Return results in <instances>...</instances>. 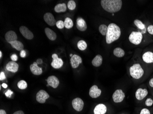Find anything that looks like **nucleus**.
I'll return each instance as SVG.
<instances>
[{
  "label": "nucleus",
  "instance_id": "nucleus-41",
  "mask_svg": "<svg viewBox=\"0 0 153 114\" xmlns=\"http://www.w3.org/2000/svg\"><path fill=\"white\" fill-rule=\"evenodd\" d=\"M36 63H37V64H41L43 63V60H42L41 59V58H40V59H38L37 60Z\"/></svg>",
  "mask_w": 153,
  "mask_h": 114
},
{
  "label": "nucleus",
  "instance_id": "nucleus-20",
  "mask_svg": "<svg viewBox=\"0 0 153 114\" xmlns=\"http://www.w3.org/2000/svg\"><path fill=\"white\" fill-rule=\"evenodd\" d=\"M142 60L147 63H153V53L148 51L144 53L142 56Z\"/></svg>",
  "mask_w": 153,
  "mask_h": 114
},
{
  "label": "nucleus",
  "instance_id": "nucleus-1",
  "mask_svg": "<svg viewBox=\"0 0 153 114\" xmlns=\"http://www.w3.org/2000/svg\"><path fill=\"white\" fill-rule=\"evenodd\" d=\"M121 31L119 26L115 23H112L108 26V31L106 35V42L111 44L118 40L120 37Z\"/></svg>",
  "mask_w": 153,
  "mask_h": 114
},
{
  "label": "nucleus",
  "instance_id": "nucleus-7",
  "mask_svg": "<svg viewBox=\"0 0 153 114\" xmlns=\"http://www.w3.org/2000/svg\"><path fill=\"white\" fill-rule=\"evenodd\" d=\"M49 94L44 90H39L36 95V100L40 103L43 104L46 102V99L49 98Z\"/></svg>",
  "mask_w": 153,
  "mask_h": 114
},
{
  "label": "nucleus",
  "instance_id": "nucleus-24",
  "mask_svg": "<svg viewBox=\"0 0 153 114\" xmlns=\"http://www.w3.org/2000/svg\"><path fill=\"white\" fill-rule=\"evenodd\" d=\"M102 61H103V58L102 56L98 54L94 58V59H93L92 63L94 66L98 67L102 65Z\"/></svg>",
  "mask_w": 153,
  "mask_h": 114
},
{
  "label": "nucleus",
  "instance_id": "nucleus-11",
  "mask_svg": "<svg viewBox=\"0 0 153 114\" xmlns=\"http://www.w3.org/2000/svg\"><path fill=\"white\" fill-rule=\"evenodd\" d=\"M44 19L46 23L50 26H53L56 24V20L51 13H46L44 16Z\"/></svg>",
  "mask_w": 153,
  "mask_h": 114
},
{
  "label": "nucleus",
  "instance_id": "nucleus-36",
  "mask_svg": "<svg viewBox=\"0 0 153 114\" xmlns=\"http://www.w3.org/2000/svg\"><path fill=\"white\" fill-rule=\"evenodd\" d=\"M13 94V92L11 91L10 90H8L5 93L6 96L7 97H8V98H10L11 97V95Z\"/></svg>",
  "mask_w": 153,
  "mask_h": 114
},
{
  "label": "nucleus",
  "instance_id": "nucleus-2",
  "mask_svg": "<svg viewBox=\"0 0 153 114\" xmlns=\"http://www.w3.org/2000/svg\"><path fill=\"white\" fill-rule=\"evenodd\" d=\"M101 5L106 12L114 13L120 11L122 7V1L121 0H102Z\"/></svg>",
  "mask_w": 153,
  "mask_h": 114
},
{
  "label": "nucleus",
  "instance_id": "nucleus-40",
  "mask_svg": "<svg viewBox=\"0 0 153 114\" xmlns=\"http://www.w3.org/2000/svg\"><path fill=\"white\" fill-rule=\"evenodd\" d=\"M149 86H150L151 87H153V78L149 80Z\"/></svg>",
  "mask_w": 153,
  "mask_h": 114
},
{
  "label": "nucleus",
  "instance_id": "nucleus-38",
  "mask_svg": "<svg viewBox=\"0 0 153 114\" xmlns=\"http://www.w3.org/2000/svg\"><path fill=\"white\" fill-rule=\"evenodd\" d=\"M20 55L21 57H22V58H24L26 57V53L25 51V50H22V51H20Z\"/></svg>",
  "mask_w": 153,
  "mask_h": 114
},
{
  "label": "nucleus",
  "instance_id": "nucleus-32",
  "mask_svg": "<svg viewBox=\"0 0 153 114\" xmlns=\"http://www.w3.org/2000/svg\"><path fill=\"white\" fill-rule=\"evenodd\" d=\"M56 26L57 28L59 29H62L65 27L64 22H63L62 20L58 21L56 23Z\"/></svg>",
  "mask_w": 153,
  "mask_h": 114
},
{
  "label": "nucleus",
  "instance_id": "nucleus-18",
  "mask_svg": "<svg viewBox=\"0 0 153 114\" xmlns=\"http://www.w3.org/2000/svg\"><path fill=\"white\" fill-rule=\"evenodd\" d=\"M30 69L32 74L34 75H41L42 73V68H40L38 66L37 63L34 62L30 66Z\"/></svg>",
  "mask_w": 153,
  "mask_h": 114
},
{
  "label": "nucleus",
  "instance_id": "nucleus-22",
  "mask_svg": "<svg viewBox=\"0 0 153 114\" xmlns=\"http://www.w3.org/2000/svg\"><path fill=\"white\" fill-rule=\"evenodd\" d=\"M45 31L46 35L50 40L55 41L56 39L57 36L56 33L53 30L49 28H45Z\"/></svg>",
  "mask_w": 153,
  "mask_h": 114
},
{
  "label": "nucleus",
  "instance_id": "nucleus-3",
  "mask_svg": "<svg viewBox=\"0 0 153 114\" xmlns=\"http://www.w3.org/2000/svg\"><path fill=\"white\" fill-rule=\"evenodd\" d=\"M130 74L135 79L141 78L144 74V70L139 63H135L131 66L129 69Z\"/></svg>",
  "mask_w": 153,
  "mask_h": 114
},
{
  "label": "nucleus",
  "instance_id": "nucleus-4",
  "mask_svg": "<svg viewBox=\"0 0 153 114\" xmlns=\"http://www.w3.org/2000/svg\"><path fill=\"white\" fill-rule=\"evenodd\" d=\"M143 36L140 32L133 31L130 34L129 37V40L130 42L133 44L139 45L140 44L142 41Z\"/></svg>",
  "mask_w": 153,
  "mask_h": 114
},
{
  "label": "nucleus",
  "instance_id": "nucleus-17",
  "mask_svg": "<svg viewBox=\"0 0 153 114\" xmlns=\"http://www.w3.org/2000/svg\"><path fill=\"white\" fill-rule=\"evenodd\" d=\"M18 64L14 61H10L6 65V69L12 73H16L18 71Z\"/></svg>",
  "mask_w": 153,
  "mask_h": 114
},
{
  "label": "nucleus",
  "instance_id": "nucleus-43",
  "mask_svg": "<svg viewBox=\"0 0 153 114\" xmlns=\"http://www.w3.org/2000/svg\"><path fill=\"white\" fill-rule=\"evenodd\" d=\"M0 114H6V113L4 110H0Z\"/></svg>",
  "mask_w": 153,
  "mask_h": 114
},
{
  "label": "nucleus",
  "instance_id": "nucleus-27",
  "mask_svg": "<svg viewBox=\"0 0 153 114\" xmlns=\"http://www.w3.org/2000/svg\"><path fill=\"white\" fill-rule=\"evenodd\" d=\"M64 22L65 27L66 28L70 29L74 26V22L69 17L65 18Z\"/></svg>",
  "mask_w": 153,
  "mask_h": 114
},
{
  "label": "nucleus",
  "instance_id": "nucleus-28",
  "mask_svg": "<svg viewBox=\"0 0 153 114\" xmlns=\"http://www.w3.org/2000/svg\"><path fill=\"white\" fill-rule=\"evenodd\" d=\"M77 47L81 51H84L87 48V44L86 43V42L84 41V40H80L77 43Z\"/></svg>",
  "mask_w": 153,
  "mask_h": 114
},
{
  "label": "nucleus",
  "instance_id": "nucleus-14",
  "mask_svg": "<svg viewBox=\"0 0 153 114\" xmlns=\"http://www.w3.org/2000/svg\"><path fill=\"white\" fill-rule=\"evenodd\" d=\"M148 90L146 89L139 88L136 91L135 96L138 100H142L148 95Z\"/></svg>",
  "mask_w": 153,
  "mask_h": 114
},
{
  "label": "nucleus",
  "instance_id": "nucleus-35",
  "mask_svg": "<svg viewBox=\"0 0 153 114\" xmlns=\"http://www.w3.org/2000/svg\"><path fill=\"white\" fill-rule=\"evenodd\" d=\"M147 30L149 34L153 35V25L149 26Z\"/></svg>",
  "mask_w": 153,
  "mask_h": 114
},
{
  "label": "nucleus",
  "instance_id": "nucleus-12",
  "mask_svg": "<svg viewBox=\"0 0 153 114\" xmlns=\"http://www.w3.org/2000/svg\"><path fill=\"white\" fill-rule=\"evenodd\" d=\"M72 67L74 69L78 68L80 63H82V59L81 57L76 54H74L70 59Z\"/></svg>",
  "mask_w": 153,
  "mask_h": 114
},
{
  "label": "nucleus",
  "instance_id": "nucleus-30",
  "mask_svg": "<svg viewBox=\"0 0 153 114\" xmlns=\"http://www.w3.org/2000/svg\"><path fill=\"white\" fill-rule=\"evenodd\" d=\"M18 87L21 90H25L27 87V83L25 80H21L18 83Z\"/></svg>",
  "mask_w": 153,
  "mask_h": 114
},
{
  "label": "nucleus",
  "instance_id": "nucleus-47",
  "mask_svg": "<svg viewBox=\"0 0 153 114\" xmlns=\"http://www.w3.org/2000/svg\"><path fill=\"white\" fill-rule=\"evenodd\" d=\"M112 16H114V13H112Z\"/></svg>",
  "mask_w": 153,
  "mask_h": 114
},
{
  "label": "nucleus",
  "instance_id": "nucleus-45",
  "mask_svg": "<svg viewBox=\"0 0 153 114\" xmlns=\"http://www.w3.org/2000/svg\"><path fill=\"white\" fill-rule=\"evenodd\" d=\"M2 57V52L1 51H0V58H1Z\"/></svg>",
  "mask_w": 153,
  "mask_h": 114
},
{
  "label": "nucleus",
  "instance_id": "nucleus-25",
  "mask_svg": "<svg viewBox=\"0 0 153 114\" xmlns=\"http://www.w3.org/2000/svg\"><path fill=\"white\" fill-rule=\"evenodd\" d=\"M67 5L64 3L56 5L54 8V10L56 13H60L66 12L67 10Z\"/></svg>",
  "mask_w": 153,
  "mask_h": 114
},
{
  "label": "nucleus",
  "instance_id": "nucleus-31",
  "mask_svg": "<svg viewBox=\"0 0 153 114\" xmlns=\"http://www.w3.org/2000/svg\"><path fill=\"white\" fill-rule=\"evenodd\" d=\"M67 8L70 10H74L76 8V4L75 2L73 0L69 1L67 3Z\"/></svg>",
  "mask_w": 153,
  "mask_h": 114
},
{
  "label": "nucleus",
  "instance_id": "nucleus-29",
  "mask_svg": "<svg viewBox=\"0 0 153 114\" xmlns=\"http://www.w3.org/2000/svg\"><path fill=\"white\" fill-rule=\"evenodd\" d=\"M99 31L103 36H106L108 31V26L105 24H101L99 28Z\"/></svg>",
  "mask_w": 153,
  "mask_h": 114
},
{
  "label": "nucleus",
  "instance_id": "nucleus-49",
  "mask_svg": "<svg viewBox=\"0 0 153 114\" xmlns=\"http://www.w3.org/2000/svg\"></svg>",
  "mask_w": 153,
  "mask_h": 114
},
{
  "label": "nucleus",
  "instance_id": "nucleus-44",
  "mask_svg": "<svg viewBox=\"0 0 153 114\" xmlns=\"http://www.w3.org/2000/svg\"><path fill=\"white\" fill-rule=\"evenodd\" d=\"M2 86L3 87V88H5V89H6V88H7L8 87V85H6V83H2Z\"/></svg>",
  "mask_w": 153,
  "mask_h": 114
},
{
  "label": "nucleus",
  "instance_id": "nucleus-21",
  "mask_svg": "<svg viewBox=\"0 0 153 114\" xmlns=\"http://www.w3.org/2000/svg\"><path fill=\"white\" fill-rule=\"evenodd\" d=\"M107 108L106 106L102 104H100L96 106L94 109L95 114H105L106 113Z\"/></svg>",
  "mask_w": 153,
  "mask_h": 114
},
{
  "label": "nucleus",
  "instance_id": "nucleus-23",
  "mask_svg": "<svg viewBox=\"0 0 153 114\" xmlns=\"http://www.w3.org/2000/svg\"><path fill=\"white\" fill-rule=\"evenodd\" d=\"M8 43H9L11 45L13 48L17 50L18 51H21L24 49V45L22 44V42L19 41H18V40L11 42H9Z\"/></svg>",
  "mask_w": 153,
  "mask_h": 114
},
{
  "label": "nucleus",
  "instance_id": "nucleus-10",
  "mask_svg": "<svg viewBox=\"0 0 153 114\" xmlns=\"http://www.w3.org/2000/svg\"><path fill=\"white\" fill-rule=\"evenodd\" d=\"M76 27L78 29L82 32L86 31L87 29V25L86 22L82 17H78L76 20Z\"/></svg>",
  "mask_w": 153,
  "mask_h": 114
},
{
  "label": "nucleus",
  "instance_id": "nucleus-39",
  "mask_svg": "<svg viewBox=\"0 0 153 114\" xmlns=\"http://www.w3.org/2000/svg\"><path fill=\"white\" fill-rule=\"evenodd\" d=\"M6 79L5 74L3 72H1L0 73V80H4Z\"/></svg>",
  "mask_w": 153,
  "mask_h": 114
},
{
  "label": "nucleus",
  "instance_id": "nucleus-9",
  "mask_svg": "<svg viewBox=\"0 0 153 114\" xmlns=\"http://www.w3.org/2000/svg\"><path fill=\"white\" fill-rule=\"evenodd\" d=\"M19 31L25 38L31 40L34 38V34L28 28L25 26H21L19 28Z\"/></svg>",
  "mask_w": 153,
  "mask_h": 114
},
{
  "label": "nucleus",
  "instance_id": "nucleus-16",
  "mask_svg": "<svg viewBox=\"0 0 153 114\" xmlns=\"http://www.w3.org/2000/svg\"><path fill=\"white\" fill-rule=\"evenodd\" d=\"M6 40L8 42L17 40L18 37L16 33L14 31H9L6 33L5 36Z\"/></svg>",
  "mask_w": 153,
  "mask_h": 114
},
{
  "label": "nucleus",
  "instance_id": "nucleus-19",
  "mask_svg": "<svg viewBox=\"0 0 153 114\" xmlns=\"http://www.w3.org/2000/svg\"><path fill=\"white\" fill-rule=\"evenodd\" d=\"M134 23L135 25L139 29V31L138 32H140L142 34L146 33L147 29L146 28L145 25L140 20L136 19L134 21Z\"/></svg>",
  "mask_w": 153,
  "mask_h": 114
},
{
  "label": "nucleus",
  "instance_id": "nucleus-48",
  "mask_svg": "<svg viewBox=\"0 0 153 114\" xmlns=\"http://www.w3.org/2000/svg\"><path fill=\"white\" fill-rule=\"evenodd\" d=\"M47 86H49V85H48V84H47Z\"/></svg>",
  "mask_w": 153,
  "mask_h": 114
},
{
  "label": "nucleus",
  "instance_id": "nucleus-46",
  "mask_svg": "<svg viewBox=\"0 0 153 114\" xmlns=\"http://www.w3.org/2000/svg\"><path fill=\"white\" fill-rule=\"evenodd\" d=\"M73 56V54H70V56H71V57H72V56Z\"/></svg>",
  "mask_w": 153,
  "mask_h": 114
},
{
  "label": "nucleus",
  "instance_id": "nucleus-8",
  "mask_svg": "<svg viewBox=\"0 0 153 114\" xmlns=\"http://www.w3.org/2000/svg\"><path fill=\"white\" fill-rule=\"evenodd\" d=\"M72 106L73 108L76 111H80L83 110L84 103L81 99L76 98L72 100Z\"/></svg>",
  "mask_w": 153,
  "mask_h": 114
},
{
  "label": "nucleus",
  "instance_id": "nucleus-34",
  "mask_svg": "<svg viewBox=\"0 0 153 114\" xmlns=\"http://www.w3.org/2000/svg\"><path fill=\"white\" fill-rule=\"evenodd\" d=\"M140 114H150V112L148 109L144 108L141 111Z\"/></svg>",
  "mask_w": 153,
  "mask_h": 114
},
{
  "label": "nucleus",
  "instance_id": "nucleus-15",
  "mask_svg": "<svg viewBox=\"0 0 153 114\" xmlns=\"http://www.w3.org/2000/svg\"><path fill=\"white\" fill-rule=\"evenodd\" d=\"M47 82L50 86L52 87L54 89L57 88L59 85L58 79L55 76H49L47 79Z\"/></svg>",
  "mask_w": 153,
  "mask_h": 114
},
{
  "label": "nucleus",
  "instance_id": "nucleus-6",
  "mask_svg": "<svg viewBox=\"0 0 153 114\" xmlns=\"http://www.w3.org/2000/svg\"><path fill=\"white\" fill-rule=\"evenodd\" d=\"M53 61L51 63V66L55 69H60L62 66L63 62L62 58H59L58 55L55 54H52Z\"/></svg>",
  "mask_w": 153,
  "mask_h": 114
},
{
  "label": "nucleus",
  "instance_id": "nucleus-13",
  "mask_svg": "<svg viewBox=\"0 0 153 114\" xmlns=\"http://www.w3.org/2000/svg\"><path fill=\"white\" fill-rule=\"evenodd\" d=\"M101 90L98 88L97 86H93L89 90V95L92 98H96L100 96Z\"/></svg>",
  "mask_w": 153,
  "mask_h": 114
},
{
  "label": "nucleus",
  "instance_id": "nucleus-26",
  "mask_svg": "<svg viewBox=\"0 0 153 114\" xmlns=\"http://www.w3.org/2000/svg\"><path fill=\"white\" fill-rule=\"evenodd\" d=\"M125 51L120 48H117L113 50V54L118 58H121L125 55Z\"/></svg>",
  "mask_w": 153,
  "mask_h": 114
},
{
  "label": "nucleus",
  "instance_id": "nucleus-33",
  "mask_svg": "<svg viewBox=\"0 0 153 114\" xmlns=\"http://www.w3.org/2000/svg\"><path fill=\"white\" fill-rule=\"evenodd\" d=\"M153 104V100L151 98H148L146 100L145 105L147 106H151Z\"/></svg>",
  "mask_w": 153,
  "mask_h": 114
},
{
  "label": "nucleus",
  "instance_id": "nucleus-42",
  "mask_svg": "<svg viewBox=\"0 0 153 114\" xmlns=\"http://www.w3.org/2000/svg\"><path fill=\"white\" fill-rule=\"evenodd\" d=\"M13 114H25L24 112L21 111H16L15 113H13Z\"/></svg>",
  "mask_w": 153,
  "mask_h": 114
},
{
  "label": "nucleus",
  "instance_id": "nucleus-37",
  "mask_svg": "<svg viewBox=\"0 0 153 114\" xmlns=\"http://www.w3.org/2000/svg\"><path fill=\"white\" fill-rule=\"evenodd\" d=\"M11 58L13 61L15 62L17 61L18 57L16 54H13V55H11Z\"/></svg>",
  "mask_w": 153,
  "mask_h": 114
},
{
  "label": "nucleus",
  "instance_id": "nucleus-5",
  "mask_svg": "<svg viewBox=\"0 0 153 114\" xmlns=\"http://www.w3.org/2000/svg\"><path fill=\"white\" fill-rule=\"evenodd\" d=\"M125 97L124 93L122 90H116L112 95L113 100L115 103H120L124 100Z\"/></svg>",
  "mask_w": 153,
  "mask_h": 114
}]
</instances>
